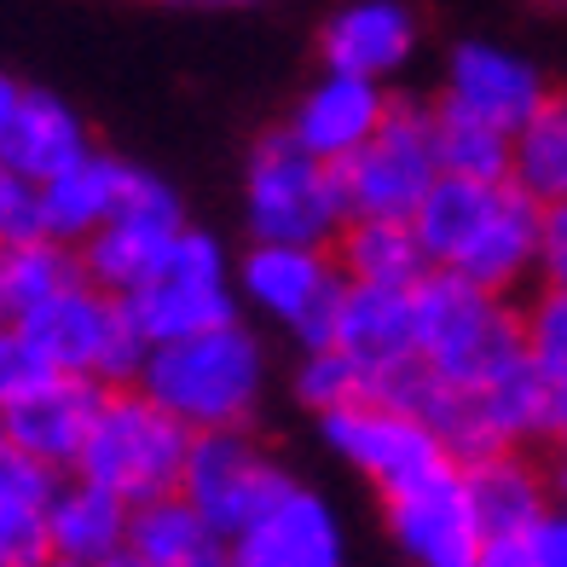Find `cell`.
<instances>
[{
  "label": "cell",
  "mask_w": 567,
  "mask_h": 567,
  "mask_svg": "<svg viewBox=\"0 0 567 567\" xmlns=\"http://www.w3.org/2000/svg\"><path fill=\"white\" fill-rule=\"evenodd\" d=\"M140 389L174 411L192 434H215V429H249L255 405L267 394V353L261 337L249 324L226 319L209 324L197 337H179L151 348Z\"/></svg>",
  "instance_id": "obj_1"
},
{
  "label": "cell",
  "mask_w": 567,
  "mask_h": 567,
  "mask_svg": "<svg viewBox=\"0 0 567 567\" xmlns=\"http://www.w3.org/2000/svg\"><path fill=\"white\" fill-rule=\"evenodd\" d=\"M417 353L446 389H493L527 365V313L470 278L429 272L417 284Z\"/></svg>",
  "instance_id": "obj_2"
},
{
  "label": "cell",
  "mask_w": 567,
  "mask_h": 567,
  "mask_svg": "<svg viewBox=\"0 0 567 567\" xmlns=\"http://www.w3.org/2000/svg\"><path fill=\"white\" fill-rule=\"evenodd\" d=\"M244 220L255 231V244H319L337 249L348 231V186L342 168L301 151L290 134H267L255 145V157L244 168Z\"/></svg>",
  "instance_id": "obj_3"
},
{
  "label": "cell",
  "mask_w": 567,
  "mask_h": 567,
  "mask_svg": "<svg viewBox=\"0 0 567 567\" xmlns=\"http://www.w3.org/2000/svg\"><path fill=\"white\" fill-rule=\"evenodd\" d=\"M197 434L163 411L145 389H111L105 411L87 434V452L75 463V475L105 486V493L127 498V504H157L168 493H179V475H186Z\"/></svg>",
  "instance_id": "obj_4"
},
{
  "label": "cell",
  "mask_w": 567,
  "mask_h": 567,
  "mask_svg": "<svg viewBox=\"0 0 567 567\" xmlns=\"http://www.w3.org/2000/svg\"><path fill=\"white\" fill-rule=\"evenodd\" d=\"M18 330L41 348V359L53 371L93 377V382H105V389L140 382L145 359H151V342L134 324V313H127V301L99 290L93 278H75L70 290H59L47 307H35Z\"/></svg>",
  "instance_id": "obj_5"
},
{
  "label": "cell",
  "mask_w": 567,
  "mask_h": 567,
  "mask_svg": "<svg viewBox=\"0 0 567 567\" xmlns=\"http://www.w3.org/2000/svg\"><path fill=\"white\" fill-rule=\"evenodd\" d=\"M238 290L255 313L284 324L301 348H330L348 272L337 249L319 244H249V255L238 261Z\"/></svg>",
  "instance_id": "obj_6"
},
{
  "label": "cell",
  "mask_w": 567,
  "mask_h": 567,
  "mask_svg": "<svg viewBox=\"0 0 567 567\" xmlns=\"http://www.w3.org/2000/svg\"><path fill=\"white\" fill-rule=\"evenodd\" d=\"M122 301H127V313H134V324L145 330L151 348L238 319V290H231L226 249L197 226L179 231L174 249L157 261V272H151L140 290H127Z\"/></svg>",
  "instance_id": "obj_7"
},
{
  "label": "cell",
  "mask_w": 567,
  "mask_h": 567,
  "mask_svg": "<svg viewBox=\"0 0 567 567\" xmlns=\"http://www.w3.org/2000/svg\"><path fill=\"white\" fill-rule=\"evenodd\" d=\"M290 486L296 481L284 475V463L261 441H249V429H215V434H197L192 441L186 475H179V498H186L209 527L238 538L261 522Z\"/></svg>",
  "instance_id": "obj_8"
},
{
  "label": "cell",
  "mask_w": 567,
  "mask_h": 567,
  "mask_svg": "<svg viewBox=\"0 0 567 567\" xmlns=\"http://www.w3.org/2000/svg\"><path fill=\"white\" fill-rule=\"evenodd\" d=\"M441 179V151H434V111L394 99L389 122L377 127V140L342 163L348 209L353 220H411L423 209V197Z\"/></svg>",
  "instance_id": "obj_9"
},
{
  "label": "cell",
  "mask_w": 567,
  "mask_h": 567,
  "mask_svg": "<svg viewBox=\"0 0 567 567\" xmlns=\"http://www.w3.org/2000/svg\"><path fill=\"white\" fill-rule=\"evenodd\" d=\"M319 434H324V446L337 452L353 475H365L382 498L411 486V481H423V475H434L441 463H452L446 441L417 417V411H405L394 400H377V394L324 411Z\"/></svg>",
  "instance_id": "obj_10"
},
{
  "label": "cell",
  "mask_w": 567,
  "mask_h": 567,
  "mask_svg": "<svg viewBox=\"0 0 567 567\" xmlns=\"http://www.w3.org/2000/svg\"><path fill=\"white\" fill-rule=\"evenodd\" d=\"M382 504H389V533L411 567H475L486 556V522L457 457Z\"/></svg>",
  "instance_id": "obj_11"
},
{
  "label": "cell",
  "mask_w": 567,
  "mask_h": 567,
  "mask_svg": "<svg viewBox=\"0 0 567 567\" xmlns=\"http://www.w3.org/2000/svg\"><path fill=\"white\" fill-rule=\"evenodd\" d=\"M179 231H186V209H179L174 186L157 179L151 168H134L122 209L82 244V267H87V278L99 284V290L127 296L157 272V261L174 249Z\"/></svg>",
  "instance_id": "obj_12"
},
{
  "label": "cell",
  "mask_w": 567,
  "mask_h": 567,
  "mask_svg": "<svg viewBox=\"0 0 567 567\" xmlns=\"http://www.w3.org/2000/svg\"><path fill=\"white\" fill-rule=\"evenodd\" d=\"M330 348H342L359 371H365L371 394L405 365H417V284H359L348 278L337 337Z\"/></svg>",
  "instance_id": "obj_13"
},
{
  "label": "cell",
  "mask_w": 567,
  "mask_h": 567,
  "mask_svg": "<svg viewBox=\"0 0 567 567\" xmlns=\"http://www.w3.org/2000/svg\"><path fill=\"white\" fill-rule=\"evenodd\" d=\"M389 111H394V99L382 93V82L348 75V70H324L319 82L296 99L284 134H290L301 151H313V157L342 168L348 157H359V151L377 140V127L389 122Z\"/></svg>",
  "instance_id": "obj_14"
},
{
  "label": "cell",
  "mask_w": 567,
  "mask_h": 567,
  "mask_svg": "<svg viewBox=\"0 0 567 567\" xmlns=\"http://www.w3.org/2000/svg\"><path fill=\"white\" fill-rule=\"evenodd\" d=\"M231 567H348V533L313 486H290L249 533L231 538Z\"/></svg>",
  "instance_id": "obj_15"
},
{
  "label": "cell",
  "mask_w": 567,
  "mask_h": 567,
  "mask_svg": "<svg viewBox=\"0 0 567 567\" xmlns=\"http://www.w3.org/2000/svg\"><path fill=\"white\" fill-rule=\"evenodd\" d=\"M550 99L545 75H538L522 53H509L498 41H463L446 59V87L441 105H457L481 122H498L504 134H522L527 116Z\"/></svg>",
  "instance_id": "obj_16"
},
{
  "label": "cell",
  "mask_w": 567,
  "mask_h": 567,
  "mask_svg": "<svg viewBox=\"0 0 567 567\" xmlns=\"http://www.w3.org/2000/svg\"><path fill=\"white\" fill-rule=\"evenodd\" d=\"M105 382L93 377H47L35 394H23L12 411H0V429H7V441L23 446L30 457L53 463V470L75 475V463L87 452V434L99 423V411H105Z\"/></svg>",
  "instance_id": "obj_17"
},
{
  "label": "cell",
  "mask_w": 567,
  "mask_h": 567,
  "mask_svg": "<svg viewBox=\"0 0 567 567\" xmlns=\"http://www.w3.org/2000/svg\"><path fill=\"white\" fill-rule=\"evenodd\" d=\"M538 249H545V203H538L533 192H522L515 179H504L486 226L452 261V278H470L493 296H509L522 278L538 272Z\"/></svg>",
  "instance_id": "obj_18"
},
{
  "label": "cell",
  "mask_w": 567,
  "mask_h": 567,
  "mask_svg": "<svg viewBox=\"0 0 567 567\" xmlns=\"http://www.w3.org/2000/svg\"><path fill=\"white\" fill-rule=\"evenodd\" d=\"M319 53H324V70L389 82L417 53V18H411L405 0H348L342 12H330Z\"/></svg>",
  "instance_id": "obj_19"
},
{
  "label": "cell",
  "mask_w": 567,
  "mask_h": 567,
  "mask_svg": "<svg viewBox=\"0 0 567 567\" xmlns=\"http://www.w3.org/2000/svg\"><path fill=\"white\" fill-rule=\"evenodd\" d=\"M59 470L30 457L23 446L0 441V561L12 567H41L53 556V498H59Z\"/></svg>",
  "instance_id": "obj_20"
},
{
  "label": "cell",
  "mask_w": 567,
  "mask_h": 567,
  "mask_svg": "<svg viewBox=\"0 0 567 567\" xmlns=\"http://www.w3.org/2000/svg\"><path fill=\"white\" fill-rule=\"evenodd\" d=\"M93 151L87 140V122L75 116L59 93H41V87H23L12 122L0 127V168H12L23 179H53L70 163H82Z\"/></svg>",
  "instance_id": "obj_21"
},
{
  "label": "cell",
  "mask_w": 567,
  "mask_h": 567,
  "mask_svg": "<svg viewBox=\"0 0 567 567\" xmlns=\"http://www.w3.org/2000/svg\"><path fill=\"white\" fill-rule=\"evenodd\" d=\"M127 179H134V163L111 157V151H87L82 163H70L64 174H53L41 186L47 192V231L59 244H87L122 209Z\"/></svg>",
  "instance_id": "obj_22"
},
{
  "label": "cell",
  "mask_w": 567,
  "mask_h": 567,
  "mask_svg": "<svg viewBox=\"0 0 567 567\" xmlns=\"http://www.w3.org/2000/svg\"><path fill=\"white\" fill-rule=\"evenodd\" d=\"M127 533H134V504L105 493L93 481H64L53 498V556L82 561V567H105L127 550Z\"/></svg>",
  "instance_id": "obj_23"
},
{
  "label": "cell",
  "mask_w": 567,
  "mask_h": 567,
  "mask_svg": "<svg viewBox=\"0 0 567 567\" xmlns=\"http://www.w3.org/2000/svg\"><path fill=\"white\" fill-rule=\"evenodd\" d=\"M463 475H470V493H475V509L486 522V538H527L550 515V481L522 457V446L470 457Z\"/></svg>",
  "instance_id": "obj_24"
},
{
  "label": "cell",
  "mask_w": 567,
  "mask_h": 567,
  "mask_svg": "<svg viewBox=\"0 0 567 567\" xmlns=\"http://www.w3.org/2000/svg\"><path fill=\"white\" fill-rule=\"evenodd\" d=\"M127 550L145 556L151 567H231V538L203 522V515L179 493L134 509Z\"/></svg>",
  "instance_id": "obj_25"
},
{
  "label": "cell",
  "mask_w": 567,
  "mask_h": 567,
  "mask_svg": "<svg viewBox=\"0 0 567 567\" xmlns=\"http://www.w3.org/2000/svg\"><path fill=\"white\" fill-rule=\"evenodd\" d=\"M498 186H504V179H463V174H441V179H434V192L423 197V209L411 215L434 272H452V261L470 249V238L486 226V215H493Z\"/></svg>",
  "instance_id": "obj_26"
},
{
  "label": "cell",
  "mask_w": 567,
  "mask_h": 567,
  "mask_svg": "<svg viewBox=\"0 0 567 567\" xmlns=\"http://www.w3.org/2000/svg\"><path fill=\"white\" fill-rule=\"evenodd\" d=\"M75 278H87L75 244H59V238L0 244V319L23 324L35 307H47L59 290H70Z\"/></svg>",
  "instance_id": "obj_27"
},
{
  "label": "cell",
  "mask_w": 567,
  "mask_h": 567,
  "mask_svg": "<svg viewBox=\"0 0 567 567\" xmlns=\"http://www.w3.org/2000/svg\"><path fill=\"white\" fill-rule=\"evenodd\" d=\"M337 261L359 284H423L434 267L423 255V238L411 220H348L337 238Z\"/></svg>",
  "instance_id": "obj_28"
},
{
  "label": "cell",
  "mask_w": 567,
  "mask_h": 567,
  "mask_svg": "<svg viewBox=\"0 0 567 567\" xmlns=\"http://www.w3.org/2000/svg\"><path fill=\"white\" fill-rule=\"evenodd\" d=\"M509 179L538 203H567V93H550L545 105L527 116V127L515 134V168Z\"/></svg>",
  "instance_id": "obj_29"
},
{
  "label": "cell",
  "mask_w": 567,
  "mask_h": 567,
  "mask_svg": "<svg viewBox=\"0 0 567 567\" xmlns=\"http://www.w3.org/2000/svg\"><path fill=\"white\" fill-rule=\"evenodd\" d=\"M434 151H441V174L463 179H509L515 168V134L457 105H434Z\"/></svg>",
  "instance_id": "obj_30"
},
{
  "label": "cell",
  "mask_w": 567,
  "mask_h": 567,
  "mask_svg": "<svg viewBox=\"0 0 567 567\" xmlns=\"http://www.w3.org/2000/svg\"><path fill=\"white\" fill-rule=\"evenodd\" d=\"M296 400L324 417V411H337V405L371 400V382L342 348H307L301 365H296Z\"/></svg>",
  "instance_id": "obj_31"
},
{
  "label": "cell",
  "mask_w": 567,
  "mask_h": 567,
  "mask_svg": "<svg viewBox=\"0 0 567 567\" xmlns=\"http://www.w3.org/2000/svg\"><path fill=\"white\" fill-rule=\"evenodd\" d=\"M35 238H53V231H47L41 179H23L12 168H0V244H35Z\"/></svg>",
  "instance_id": "obj_32"
},
{
  "label": "cell",
  "mask_w": 567,
  "mask_h": 567,
  "mask_svg": "<svg viewBox=\"0 0 567 567\" xmlns=\"http://www.w3.org/2000/svg\"><path fill=\"white\" fill-rule=\"evenodd\" d=\"M527 353L550 382H567V296L545 290L527 307Z\"/></svg>",
  "instance_id": "obj_33"
},
{
  "label": "cell",
  "mask_w": 567,
  "mask_h": 567,
  "mask_svg": "<svg viewBox=\"0 0 567 567\" xmlns=\"http://www.w3.org/2000/svg\"><path fill=\"white\" fill-rule=\"evenodd\" d=\"M47 377H59V371L41 359V348L18 324H0V411H12L23 394H35Z\"/></svg>",
  "instance_id": "obj_34"
},
{
  "label": "cell",
  "mask_w": 567,
  "mask_h": 567,
  "mask_svg": "<svg viewBox=\"0 0 567 567\" xmlns=\"http://www.w3.org/2000/svg\"><path fill=\"white\" fill-rule=\"evenodd\" d=\"M538 278L545 290L567 296V203H550L545 209V249H538Z\"/></svg>",
  "instance_id": "obj_35"
},
{
  "label": "cell",
  "mask_w": 567,
  "mask_h": 567,
  "mask_svg": "<svg viewBox=\"0 0 567 567\" xmlns=\"http://www.w3.org/2000/svg\"><path fill=\"white\" fill-rule=\"evenodd\" d=\"M533 567H567V504H550V515L527 533Z\"/></svg>",
  "instance_id": "obj_36"
},
{
  "label": "cell",
  "mask_w": 567,
  "mask_h": 567,
  "mask_svg": "<svg viewBox=\"0 0 567 567\" xmlns=\"http://www.w3.org/2000/svg\"><path fill=\"white\" fill-rule=\"evenodd\" d=\"M475 567H533L527 538H486V556Z\"/></svg>",
  "instance_id": "obj_37"
},
{
  "label": "cell",
  "mask_w": 567,
  "mask_h": 567,
  "mask_svg": "<svg viewBox=\"0 0 567 567\" xmlns=\"http://www.w3.org/2000/svg\"><path fill=\"white\" fill-rule=\"evenodd\" d=\"M545 441H556L561 457H567V382H550V429H545Z\"/></svg>",
  "instance_id": "obj_38"
},
{
  "label": "cell",
  "mask_w": 567,
  "mask_h": 567,
  "mask_svg": "<svg viewBox=\"0 0 567 567\" xmlns=\"http://www.w3.org/2000/svg\"><path fill=\"white\" fill-rule=\"evenodd\" d=\"M18 99H23V87L12 82V75H7V70H0V127H7V122H12V111H18Z\"/></svg>",
  "instance_id": "obj_39"
},
{
  "label": "cell",
  "mask_w": 567,
  "mask_h": 567,
  "mask_svg": "<svg viewBox=\"0 0 567 567\" xmlns=\"http://www.w3.org/2000/svg\"><path fill=\"white\" fill-rule=\"evenodd\" d=\"M105 567H151V561H145V556H134V550H122V556H116V561H105Z\"/></svg>",
  "instance_id": "obj_40"
},
{
  "label": "cell",
  "mask_w": 567,
  "mask_h": 567,
  "mask_svg": "<svg viewBox=\"0 0 567 567\" xmlns=\"http://www.w3.org/2000/svg\"><path fill=\"white\" fill-rule=\"evenodd\" d=\"M556 486H561V504H567V457H561V470H556Z\"/></svg>",
  "instance_id": "obj_41"
},
{
  "label": "cell",
  "mask_w": 567,
  "mask_h": 567,
  "mask_svg": "<svg viewBox=\"0 0 567 567\" xmlns=\"http://www.w3.org/2000/svg\"><path fill=\"white\" fill-rule=\"evenodd\" d=\"M41 567H82V561H64V556H47Z\"/></svg>",
  "instance_id": "obj_42"
},
{
  "label": "cell",
  "mask_w": 567,
  "mask_h": 567,
  "mask_svg": "<svg viewBox=\"0 0 567 567\" xmlns=\"http://www.w3.org/2000/svg\"><path fill=\"white\" fill-rule=\"evenodd\" d=\"M231 7H249V0H231Z\"/></svg>",
  "instance_id": "obj_43"
},
{
  "label": "cell",
  "mask_w": 567,
  "mask_h": 567,
  "mask_svg": "<svg viewBox=\"0 0 567 567\" xmlns=\"http://www.w3.org/2000/svg\"><path fill=\"white\" fill-rule=\"evenodd\" d=\"M556 7H567V0H556Z\"/></svg>",
  "instance_id": "obj_44"
},
{
  "label": "cell",
  "mask_w": 567,
  "mask_h": 567,
  "mask_svg": "<svg viewBox=\"0 0 567 567\" xmlns=\"http://www.w3.org/2000/svg\"><path fill=\"white\" fill-rule=\"evenodd\" d=\"M0 567H12V561H0Z\"/></svg>",
  "instance_id": "obj_45"
},
{
  "label": "cell",
  "mask_w": 567,
  "mask_h": 567,
  "mask_svg": "<svg viewBox=\"0 0 567 567\" xmlns=\"http://www.w3.org/2000/svg\"><path fill=\"white\" fill-rule=\"evenodd\" d=\"M0 324H7V319H0Z\"/></svg>",
  "instance_id": "obj_46"
}]
</instances>
